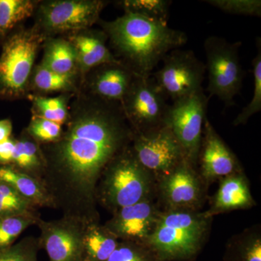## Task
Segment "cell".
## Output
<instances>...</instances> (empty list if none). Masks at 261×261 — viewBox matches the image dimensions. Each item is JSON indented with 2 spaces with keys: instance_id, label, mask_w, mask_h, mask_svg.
I'll list each match as a JSON object with an SVG mask.
<instances>
[{
  "instance_id": "obj_1",
  "label": "cell",
  "mask_w": 261,
  "mask_h": 261,
  "mask_svg": "<svg viewBox=\"0 0 261 261\" xmlns=\"http://www.w3.org/2000/svg\"><path fill=\"white\" fill-rule=\"evenodd\" d=\"M56 142L41 145L43 183L63 216L100 222L95 190L105 168L132 144L134 133L121 105L92 95L68 116Z\"/></svg>"
},
{
  "instance_id": "obj_2",
  "label": "cell",
  "mask_w": 261,
  "mask_h": 261,
  "mask_svg": "<svg viewBox=\"0 0 261 261\" xmlns=\"http://www.w3.org/2000/svg\"><path fill=\"white\" fill-rule=\"evenodd\" d=\"M102 27L119 61L136 75L149 77L160 62L188 40L181 31L133 13H124Z\"/></svg>"
},
{
  "instance_id": "obj_3",
  "label": "cell",
  "mask_w": 261,
  "mask_h": 261,
  "mask_svg": "<svg viewBox=\"0 0 261 261\" xmlns=\"http://www.w3.org/2000/svg\"><path fill=\"white\" fill-rule=\"evenodd\" d=\"M214 218L205 211H163L147 245L159 261H194L210 235Z\"/></svg>"
},
{
  "instance_id": "obj_4",
  "label": "cell",
  "mask_w": 261,
  "mask_h": 261,
  "mask_svg": "<svg viewBox=\"0 0 261 261\" xmlns=\"http://www.w3.org/2000/svg\"><path fill=\"white\" fill-rule=\"evenodd\" d=\"M156 185L155 178L141 164L130 145L105 168L96 187V202L113 214L156 198Z\"/></svg>"
},
{
  "instance_id": "obj_5",
  "label": "cell",
  "mask_w": 261,
  "mask_h": 261,
  "mask_svg": "<svg viewBox=\"0 0 261 261\" xmlns=\"http://www.w3.org/2000/svg\"><path fill=\"white\" fill-rule=\"evenodd\" d=\"M241 45V42L231 43L215 36L204 42L208 98H219L226 108L234 106V98L243 87L245 72L240 62Z\"/></svg>"
},
{
  "instance_id": "obj_6",
  "label": "cell",
  "mask_w": 261,
  "mask_h": 261,
  "mask_svg": "<svg viewBox=\"0 0 261 261\" xmlns=\"http://www.w3.org/2000/svg\"><path fill=\"white\" fill-rule=\"evenodd\" d=\"M45 39L39 27L15 33L5 43L0 56V96L25 92L38 50Z\"/></svg>"
},
{
  "instance_id": "obj_7",
  "label": "cell",
  "mask_w": 261,
  "mask_h": 261,
  "mask_svg": "<svg viewBox=\"0 0 261 261\" xmlns=\"http://www.w3.org/2000/svg\"><path fill=\"white\" fill-rule=\"evenodd\" d=\"M207 185L187 160L157 180L156 199L163 211H201L207 200Z\"/></svg>"
},
{
  "instance_id": "obj_8",
  "label": "cell",
  "mask_w": 261,
  "mask_h": 261,
  "mask_svg": "<svg viewBox=\"0 0 261 261\" xmlns=\"http://www.w3.org/2000/svg\"><path fill=\"white\" fill-rule=\"evenodd\" d=\"M121 105L134 133H144L166 125L169 104L152 75H135Z\"/></svg>"
},
{
  "instance_id": "obj_9",
  "label": "cell",
  "mask_w": 261,
  "mask_h": 261,
  "mask_svg": "<svg viewBox=\"0 0 261 261\" xmlns=\"http://www.w3.org/2000/svg\"><path fill=\"white\" fill-rule=\"evenodd\" d=\"M161 69L151 75L164 95L173 102L202 89L205 65L192 50L173 49L163 59Z\"/></svg>"
},
{
  "instance_id": "obj_10",
  "label": "cell",
  "mask_w": 261,
  "mask_h": 261,
  "mask_svg": "<svg viewBox=\"0 0 261 261\" xmlns=\"http://www.w3.org/2000/svg\"><path fill=\"white\" fill-rule=\"evenodd\" d=\"M209 99L201 89L189 97L174 101L169 105L165 123L185 149L187 161L197 168Z\"/></svg>"
},
{
  "instance_id": "obj_11",
  "label": "cell",
  "mask_w": 261,
  "mask_h": 261,
  "mask_svg": "<svg viewBox=\"0 0 261 261\" xmlns=\"http://www.w3.org/2000/svg\"><path fill=\"white\" fill-rule=\"evenodd\" d=\"M130 145L137 159L156 181L187 160L185 149L166 125L144 133H135Z\"/></svg>"
},
{
  "instance_id": "obj_12",
  "label": "cell",
  "mask_w": 261,
  "mask_h": 261,
  "mask_svg": "<svg viewBox=\"0 0 261 261\" xmlns=\"http://www.w3.org/2000/svg\"><path fill=\"white\" fill-rule=\"evenodd\" d=\"M105 5L100 0L46 2L39 8V29L51 34L87 30L99 20Z\"/></svg>"
},
{
  "instance_id": "obj_13",
  "label": "cell",
  "mask_w": 261,
  "mask_h": 261,
  "mask_svg": "<svg viewBox=\"0 0 261 261\" xmlns=\"http://www.w3.org/2000/svg\"><path fill=\"white\" fill-rule=\"evenodd\" d=\"M87 224L73 216L49 221L39 219L37 226L40 229L41 249L47 251L49 261L82 260Z\"/></svg>"
},
{
  "instance_id": "obj_14",
  "label": "cell",
  "mask_w": 261,
  "mask_h": 261,
  "mask_svg": "<svg viewBox=\"0 0 261 261\" xmlns=\"http://www.w3.org/2000/svg\"><path fill=\"white\" fill-rule=\"evenodd\" d=\"M162 211L157 199H149L117 211L104 226L119 241L147 245Z\"/></svg>"
},
{
  "instance_id": "obj_15",
  "label": "cell",
  "mask_w": 261,
  "mask_h": 261,
  "mask_svg": "<svg viewBox=\"0 0 261 261\" xmlns=\"http://www.w3.org/2000/svg\"><path fill=\"white\" fill-rule=\"evenodd\" d=\"M197 168L207 187L232 173L244 171L236 154L222 140L207 118L204 121Z\"/></svg>"
},
{
  "instance_id": "obj_16",
  "label": "cell",
  "mask_w": 261,
  "mask_h": 261,
  "mask_svg": "<svg viewBox=\"0 0 261 261\" xmlns=\"http://www.w3.org/2000/svg\"><path fill=\"white\" fill-rule=\"evenodd\" d=\"M217 191L211 197L205 213L210 217L233 211L247 210L256 205L250 190V182L244 171L219 180Z\"/></svg>"
},
{
  "instance_id": "obj_17",
  "label": "cell",
  "mask_w": 261,
  "mask_h": 261,
  "mask_svg": "<svg viewBox=\"0 0 261 261\" xmlns=\"http://www.w3.org/2000/svg\"><path fill=\"white\" fill-rule=\"evenodd\" d=\"M104 32L73 33L68 40L74 49L77 67L84 73L108 63H121L106 45Z\"/></svg>"
},
{
  "instance_id": "obj_18",
  "label": "cell",
  "mask_w": 261,
  "mask_h": 261,
  "mask_svg": "<svg viewBox=\"0 0 261 261\" xmlns=\"http://www.w3.org/2000/svg\"><path fill=\"white\" fill-rule=\"evenodd\" d=\"M135 75L122 63L100 65L96 68L91 80L92 95L121 104Z\"/></svg>"
},
{
  "instance_id": "obj_19",
  "label": "cell",
  "mask_w": 261,
  "mask_h": 261,
  "mask_svg": "<svg viewBox=\"0 0 261 261\" xmlns=\"http://www.w3.org/2000/svg\"><path fill=\"white\" fill-rule=\"evenodd\" d=\"M0 181L6 182L39 207L56 208L54 201L42 181L20 172L13 166H0Z\"/></svg>"
},
{
  "instance_id": "obj_20",
  "label": "cell",
  "mask_w": 261,
  "mask_h": 261,
  "mask_svg": "<svg viewBox=\"0 0 261 261\" xmlns=\"http://www.w3.org/2000/svg\"><path fill=\"white\" fill-rule=\"evenodd\" d=\"M13 166L20 172L43 182L45 174L46 163L41 145L25 132L15 140Z\"/></svg>"
},
{
  "instance_id": "obj_21",
  "label": "cell",
  "mask_w": 261,
  "mask_h": 261,
  "mask_svg": "<svg viewBox=\"0 0 261 261\" xmlns=\"http://www.w3.org/2000/svg\"><path fill=\"white\" fill-rule=\"evenodd\" d=\"M119 240L100 222L87 224L81 261H107Z\"/></svg>"
},
{
  "instance_id": "obj_22",
  "label": "cell",
  "mask_w": 261,
  "mask_h": 261,
  "mask_svg": "<svg viewBox=\"0 0 261 261\" xmlns=\"http://www.w3.org/2000/svg\"><path fill=\"white\" fill-rule=\"evenodd\" d=\"M224 261H261V226L255 224L230 238Z\"/></svg>"
},
{
  "instance_id": "obj_23",
  "label": "cell",
  "mask_w": 261,
  "mask_h": 261,
  "mask_svg": "<svg viewBox=\"0 0 261 261\" xmlns=\"http://www.w3.org/2000/svg\"><path fill=\"white\" fill-rule=\"evenodd\" d=\"M41 65L60 74L73 75L77 67L76 60L69 41L63 39L49 41Z\"/></svg>"
},
{
  "instance_id": "obj_24",
  "label": "cell",
  "mask_w": 261,
  "mask_h": 261,
  "mask_svg": "<svg viewBox=\"0 0 261 261\" xmlns=\"http://www.w3.org/2000/svg\"><path fill=\"white\" fill-rule=\"evenodd\" d=\"M35 5L30 0H0V37L32 16Z\"/></svg>"
},
{
  "instance_id": "obj_25",
  "label": "cell",
  "mask_w": 261,
  "mask_h": 261,
  "mask_svg": "<svg viewBox=\"0 0 261 261\" xmlns=\"http://www.w3.org/2000/svg\"><path fill=\"white\" fill-rule=\"evenodd\" d=\"M124 13L167 23L171 2L168 0H124L118 3Z\"/></svg>"
},
{
  "instance_id": "obj_26",
  "label": "cell",
  "mask_w": 261,
  "mask_h": 261,
  "mask_svg": "<svg viewBox=\"0 0 261 261\" xmlns=\"http://www.w3.org/2000/svg\"><path fill=\"white\" fill-rule=\"evenodd\" d=\"M39 213L37 206L6 182L0 181V218Z\"/></svg>"
},
{
  "instance_id": "obj_27",
  "label": "cell",
  "mask_w": 261,
  "mask_h": 261,
  "mask_svg": "<svg viewBox=\"0 0 261 261\" xmlns=\"http://www.w3.org/2000/svg\"><path fill=\"white\" fill-rule=\"evenodd\" d=\"M40 219L39 213L0 218V250L12 246L22 232Z\"/></svg>"
},
{
  "instance_id": "obj_28",
  "label": "cell",
  "mask_w": 261,
  "mask_h": 261,
  "mask_svg": "<svg viewBox=\"0 0 261 261\" xmlns=\"http://www.w3.org/2000/svg\"><path fill=\"white\" fill-rule=\"evenodd\" d=\"M33 84L38 90L46 93L66 92L71 90L74 87L73 75L60 74L42 65L36 68L33 77Z\"/></svg>"
},
{
  "instance_id": "obj_29",
  "label": "cell",
  "mask_w": 261,
  "mask_h": 261,
  "mask_svg": "<svg viewBox=\"0 0 261 261\" xmlns=\"http://www.w3.org/2000/svg\"><path fill=\"white\" fill-rule=\"evenodd\" d=\"M257 54L252 61L253 72V95L250 103L242 110L234 118L233 125L234 126L246 124L250 118L261 111V42L260 38L257 39Z\"/></svg>"
},
{
  "instance_id": "obj_30",
  "label": "cell",
  "mask_w": 261,
  "mask_h": 261,
  "mask_svg": "<svg viewBox=\"0 0 261 261\" xmlns=\"http://www.w3.org/2000/svg\"><path fill=\"white\" fill-rule=\"evenodd\" d=\"M32 101L37 111V114L34 116L49 120L61 126L68 121L69 114L64 97L34 96L32 97Z\"/></svg>"
},
{
  "instance_id": "obj_31",
  "label": "cell",
  "mask_w": 261,
  "mask_h": 261,
  "mask_svg": "<svg viewBox=\"0 0 261 261\" xmlns=\"http://www.w3.org/2000/svg\"><path fill=\"white\" fill-rule=\"evenodd\" d=\"M107 261H159L148 245L119 241Z\"/></svg>"
},
{
  "instance_id": "obj_32",
  "label": "cell",
  "mask_w": 261,
  "mask_h": 261,
  "mask_svg": "<svg viewBox=\"0 0 261 261\" xmlns=\"http://www.w3.org/2000/svg\"><path fill=\"white\" fill-rule=\"evenodd\" d=\"M41 249L39 238L27 237L18 243L0 250V261H37Z\"/></svg>"
},
{
  "instance_id": "obj_33",
  "label": "cell",
  "mask_w": 261,
  "mask_h": 261,
  "mask_svg": "<svg viewBox=\"0 0 261 261\" xmlns=\"http://www.w3.org/2000/svg\"><path fill=\"white\" fill-rule=\"evenodd\" d=\"M63 132L61 125L36 116L33 117L30 124L25 130L31 137L40 145L56 142L61 138Z\"/></svg>"
},
{
  "instance_id": "obj_34",
  "label": "cell",
  "mask_w": 261,
  "mask_h": 261,
  "mask_svg": "<svg viewBox=\"0 0 261 261\" xmlns=\"http://www.w3.org/2000/svg\"><path fill=\"white\" fill-rule=\"evenodd\" d=\"M205 3L228 14L261 16L260 0H207Z\"/></svg>"
},
{
  "instance_id": "obj_35",
  "label": "cell",
  "mask_w": 261,
  "mask_h": 261,
  "mask_svg": "<svg viewBox=\"0 0 261 261\" xmlns=\"http://www.w3.org/2000/svg\"><path fill=\"white\" fill-rule=\"evenodd\" d=\"M15 140L10 138L0 143V166H8L13 162Z\"/></svg>"
},
{
  "instance_id": "obj_36",
  "label": "cell",
  "mask_w": 261,
  "mask_h": 261,
  "mask_svg": "<svg viewBox=\"0 0 261 261\" xmlns=\"http://www.w3.org/2000/svg\"><path fill=\"white\" fill-rule=\"evenodd\" d=\"M13 132V124L8 119L0 121V143L11 138L10 136Z\"/></svg>"
}]
</instances>
